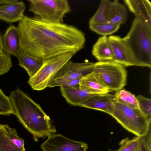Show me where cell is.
I'll return each mask as SVG.
<instances>
[{
	"label": "cell",
	"mask_w": 151,
	"mask_h": 151,
	"mask_svg": "<svg viewBox=\"0 0 151 151\" xmlns=\"http://www.w3.org/2000/svg\"><path fill=\"white\" fill-rule=\"evenodd\" d=\"M17 27L21 49L43 61L67 52L74 55L84 47L86 42L84 33L77 27L37 17L24 15Z\"/></svg>",
	"instance_id": "cell-1"
},
{
	"label": "cell",
	"mask_w": 151,
	"mask_h": 151,
	"mask_svg": "<svg viewBox=\"0 0 151 151\" xmlns=\"http://www.w3.org/2000/svg\"><path fill=\"white\" fill-rule=\"evenodd\" d=\"M9 97L13 114L32 134L35 141L39 138H45L56 132L49 116L27 94L18 87L11 92Z\"/></svg>",
	"instance_id": "cell-2"
},
{
	"label": "cell",
	"mask_w": 151,
	"mask_h": 151,
	"mask_svg": "<svg viewBox=\"0 0 151 151\" xmlns=\"http://www.w3.org/2000/svg\"><path fill=\"white\" fill-rule=\"evenodd\" d=\"M132 53L135 66L151 67V29L135 17L130 29L122 38Z\"/></svg>",
	"instance_id": "cell-3"
},
{
	"label": "cell",
	"mask_w": 151,
	"mask_h": 151,
	"mask_svg": "<svg viewBox=\"0 0 151 151\" xmlns=\"http://www.w3.org/2000/svg\"><path fill=\"white\" fill-rule=\"evenodd\" d=\"M123 128L137 137L145 135L151 127V118L139 109L132 108L114 102L110 115Z\"/></svg>",
	"instance_id": "cell-4"
},
{
	"label": "cell",
	"mask_w": 151,
	"mask_h": 151,
	"mask_svg": "<svg viewBox=\"0 0 151 151\" xmlns=\"http://www.w3.org/2000/svg\"><path fill=\"white\" fill-rule=\"evenodd\" d=\"M126 67L112 60L98 62L95 63L93 70L106 88L110 91H116L126 85Z\"/></svg>",
	"instance_id": "cell-5"
},
{
	"label": "cell",
	"mask_w": 151,
	"mask_h": 151,
	"mask_svg": "<svg viewBox=\"0 0 151 151\" xmlns=\"http://www.w3.org/2000/svg\"><path fill=\"white\" fill-rule=\"evenodd\" d=\"M74 55L71 53L61 54L44 60L38 72L27 83L34 90L41 91L49 87L55 75Z\"/></svg>",
	"instance_id": "cell-6"
},
{
	"label": "cell",
	"mask_w": 151,
	"mask_h": 151,
	"mask_svg": "<svg viewBox=\"0 0 151 151\" xmlns=\"http://www.w3.org/2000/svg\"><path fill=\"white\" fill-rule=\"evenodd\" d=\"M29 11L45 21L63 23L65 15L71 9L66 0H29Z\"/></svg>",
	"instance_id": "cell-7"
},
{
	"label": "cell",
	"mask_w": 151,
	"mask_h": 151,
	"mask_svg": "<svg viewBox=\"0 0 151 151\" xmlns=\"http://www.w3.org/2000/svg\"><path fill=\"white\" fill-rule=\"evenodd\" d=\"M127 18L125 6L118 0H102L94 14L90 19L89 24L108 23L121 25Z\"/></svg>",
	"instance_id": "cell-8"
},
{
	"label": "cell",
	"mask_w": 151,
	"mask_h": 151,
	"mask_svg": "<svg viewBox=\"0 0 151 151\" xmlns=\"http://www.w3.org/2000/svg\"><path fill=\"white\" fill-rule=\"evenodd\" d=\"M95 63H76L70 60L66 63L55 75L49 87L59 86L70 80L81 78L93 71Z\"/></svg>",
	"instance_id": "cell-9"
},
{
	"label": "cell",
	"mask_w": 151,
	"mask_h": 151,
	"mask_svg": "<svg viewBox=\"0 0 151 151\" xmlns=\"http://www.w3.org/2000/svg\"><path fill=\"white\" fill-rule=\"evenodd\" d=\"M43 151H86V143L69 139L61 134H52L41 145Z\"/></svg>",
	"instance_id": "cell-10"
},
{
	"label": "cell",
	"mask_w": 151,
	"mask_h": 151,
	"mask_svg": "<svg viewBox=\"0 0 151 151\" xmlns=\"http://www.w3.org/2000/svg\"><path fill=\"white\" fill-rule=\"evenodd\" d=\"M0 151H25L23 139L7 124H0Z\"/></svg>",
	"instance_id": "cell-11"
},
{
	"label": "cell",
	"mask_w": 151,
	"mask_h": 151,
	"mask_svg": "<svg viewBox=\"0 0 151 151\" xmlns=\"http://www.w3.org/2000/svg\"><path fill=\"white\" fill-rule=\"evenodd\" d=\"M113 54L112 61L125 67L135 66L134 59L122 38L116 35L108 37Z\"/></svg>",
	"instance_id": "cell-12"
},
{
	"label": "cell",
	"mask_w": 151,
	"mask_h": 151,
	"mask_svg": "<svg viewBox=\"0 0 151 151\" xmlns=\"http://www.w3.org/2000/svg\"><path fill=\"white\" fill-rule=\"evenodd\" d=\"M129 10L151 29V3L148 0H125Z\"/></svg>",
	"instance_id": "cell-13"
},
{
	"label": "cell",
	"mask_w": 151,
	"mask_h": 151,
	"mask_svg": "<svg viewBox=\"0 0 151 151\" xmlns=\"http://www.w3.org/2000/svg\"><path fill=\"white\" fill-rule=\"evenodd\" d=\"M114 102V94L108 93L94 95L81 106L101 111L110 115L113 111Z\"/></svg>",
	"instance_id": "cell-14"
},
{
	"label": "cell",
	"mask_w": 151,
	"mask_h": 151,
	"mask_svg": "<svg viewBox=\"0 0 151 151\" xmlns=\"http://www.w3.org/2000/svg\"><path fill=\"white\" fill-rule=\"evenodd\" d=\"M3 52L17 57L21 49V38L17 27L12 25L7 29L2 38Z\"/></svg>",
	"instance_id": "cell-15"
},
{
	"label": "cell",
	"mask_w": 151,
	"mask_h": 151,
	"mask_svg": "<svg viewBox=\"0 0 151 151\" xmlns=\"http://www.w3.org/2000/svg\"><path fill=\"white\" fill-rule=\"evenodd\" d=\"M79 86L82 90L93 94H104L111 91L103 85L93 71L81 78Z\"/></svg>",
	"instance_id": "cell-16"
},
{
	"label": "cell",
	"mask_w": 151,
	"mask_h": 151,
	"mask_svg": "<svg viewBox=\"0 0 151 151\" xmlns=\"http://www.w3.org/2000/svg\"><path fill=\"white\" fill-rule=\"evenodd\" d=\"M25 8L22 1L0 6V19L8 23L19 22L24 16Z\"/></svg>",
	"instance_id": "cell-17"
},
{
	"label": "cell",
	"mask_w": 151,
	"mask_h": 151,
	"mask_svg": "<svg viewBox=\"0 0 151 151\" xmlns=\"http://www.w3.org/2000/svg\"><path fill=\"white\" fill-rule=\"evenodd\" d=\"M62 96L69 104L74 106H81L91 97L96 94L89 93L80 88L79 86L70 88L60 87Z\"/></svg>",
	"instance_id": "cell-18"
},
{
	"label": "cell",
	"mask_w": 151,
	"mask_h": 151,
	"mask_svg": "<svg viewBox=\"0 0 151 151\" xmlns=\"http://www.w3.org/2000/svg\"><path fill=\"white\" fill-rule=\"evenodd\" d=\"M92 54L98 62L113 60V52L107 36L98 38L93 47Z\"/></svg>",
	"instance_id": "cell-19"
},
{
	"label": "cell",
	"mask_w": 151,
	"mask_h": 151,
	"mask_svg": "<svg viewBox=\"0 0 151 151\" xmlns=\"http://www.w3.org/2000/svg\"><path fill=\"white\" fill-rule=\"evenodd\" d=\"M19 65L27 71L29 77L33 76L42 66L44 61L27 54L21 49L17 57Z\"/></svg>",
	"instance_id": "cell-20"
},
{
	"label": "cell",
	"mask_w": 151,
	"mask_h": 151,
	"mask_svg": "<svg viewBox=\"0 0 151 151\" xmlns=\"http://www.w3.org/2000/svg\"><path fill=\"white\" fill-rule=\"evenodd\" d=\"M114 95L115 102L132 108L139 109L136 97L130 92L122 89L116 91Z\"/></svg>",
	"instance_id": "cell-21"
},
{
	"label": "cell",
	"mask_w": 151,
	"mask_h": 151,
	"mask_svg": "<svg viewBox=\"0 0 151 151\" xmlns=\"http://www.w3.org/2000/svg\"><path fill=\"white\" fill-rule=\"evenodd\" d=\"M120 25L108 23H94L89 24L92 31L102 36L112 35L117 31Z\"/></svg>",
	"instance_id": "cell-22"
},
{
	"label": "cell",
	"mask_w": 151,
	"mask_h": 151,
	"mask_svg": "<svg viewBox=\"0 0 151 151\" xmlns=\"http://www.w3.org/2000/svg\"><path fill=\"white\" fill-rule=\"evenodd\" d=\"M13 113V109L10 97L5 95L0 88V115H9Z\"/></svg>",
	"instance_id": "cell-23"
},
{
	"label": "cell",
	"mask_w": 151,
	"mask_h": 151,
	"mask_svg": "<svg viewBox=\"0 0 151 151\" xmlns=\"http://www.w3.org/2000/svg\"><path fill=\"white\" fill-rule=\"evenodd\" d=\"M119 148L114 151H139V137L131 139L126 138L120 142Z\"/></svg>",
	"instance_id": "cell-24"
},
{
	"label": "cell",
	"mask_w": 151,
	"mask_h": 151,
	"mask_svg": "<svg viewBox=\"0 0 151 151\" xmlns=\"http://www.w3.org/2000/svg\"><path fill=\"white\" fill-rule=\"evenodd\" d=\"M139 108L141 112L146 116L150 117L151 116V99L141 95L137 97Z\"/></svg>",
	"instance_id": "cell-25"
},
{
	"label": "cell",
	"mask_w": 151,
	"mask_h": 151,
	"mask_svg": "<svg viewBox=\"0 0 151 151\" xmlns=\"http://www.w3.org/2000/svg\"><path fill=\"white\" fill-rule=\"evenodd\" d=\"M12 66L10 55L4 52L0 53V76L7 73Z\"/></svg>",
	"instance_id": "cell-26"
},
{
	"label": "cell",
	"mask_w": 151,
	"mask_h": 151,
	"mask_svg": "<svg viewBox=\"0 0 151 151\" xmlns=\"http://www.w3.org/2000/svg\"><path fill=\"white\" fill-rule=\"evenodd\" d=\"M151 127L144 135L139 137V151H151Z\"/></svg>",
	"instance_id": "cell-27"
},
{
	"label": "cell",
	"mask_w": 151,
	"mask_h": 151,
	"mask_svg": "<svg viewBox=\"0 0 151 151\" xmlns=\"http://www.w3.org/2000/svg\"><path fill=\"white\" fill-rule=\"evenodd\" d=\"M81 78H76L66 81L62 83L60 87L70 88L79 86Z\"/></svg>",
	"instance_id": "cell-28"
},
{
	"label": "cell",
	"mask_w": 151,
	"mask_h": 151,
	"mask_svg": "<svg viewBox=\"0 0 151 151\" xmlns=\"http://www.w3.org/2000/svg\"><path fill=\"white\" fill-rule=\"evenodd\" d=\"M18 1V0H0V6L12 4Z\"/></svg>",
	"instance_id": "cell-29"
},
{
	"label": "cell",
	"mask_w": 151,
	"mask_h": 151,
	"mask_svg": "<svg viewBox=\"0 0 151 151\" xmlns=\"http://www.w3.org/2000/svg\"><path fill=\"white\" fill-rule=\"evenodd\" d=\"M2 38V37L0 33V53L3 52Z\"/></svg>",
	"instance_id": "cell-30"
}]
</instances>
